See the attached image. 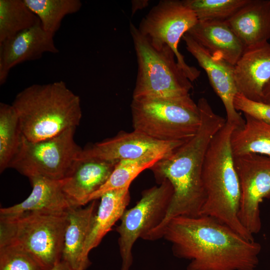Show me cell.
<instances>
[{"instance_id":"44dd1931","label":"cell","mask_w":270,"mask_h":270,"mask_svg":"<svg viewBox=\"0 0 270 270\" xmlns=\"http://www.w3.org/2000/svg\"><path fill=\"white\" fill-rule=\"evenodd\" d=\"M129 188L108 191L100 198V202L84 247L82 258L88 265L90 264L88 257L90 250L100 244L126 210L130 200Z\"/></svg>"},{"instance_id":"6da1fadb","label":"cell","mask_w":270,"mask_h":270,"mask_svg":"<svg viewBox=\"0 0 270 270\" xmlns=\"http://www.w3.org/2000/svg\"><path fill=\"white\" fill-rule=\"evenodd\" d=\"M162 238L175 256L190 261L186 270H255L258 264L259 242L210 216L175 217Z\"/></svg>"},{"instance_id":"ba28073f","label":"cell","mask_w":270,"mask_h":270,"mask_svg":"<svg viewBox=\"0 0 270 270\" xmlns=\"http://www.w3.org/2000/svg\"><path fill=\"white\" fill-rule=\"evenodd\" d=\"M76 128H70L56 136L38 142L29 141L22 136L20 148L8 168L28 178H66L82 150L74 140Z\"/></svg>"},{"instance_id":"f1b7e54d","label":"cell","mask_w":270,"mask_h":270,"mask_svg":"<svg viewBox=\"0 0 270 270\" xmlns=\"http://www.w3.org/2000/svg\"><path fill=\"white\" fill-rule=\"evenodd\" d=\"M236 110L270 124V104L249 100L237 93L234 99Z\"/></svg>"},{"instance_id":"ffe728a7","label":"cell","mask_w":270,"mask_h":270,"mask_svg":"<svg viewBox=\"0 0 270 270\" xmlns=\"http://www.w3.org/2000/svg\"><path fill=\"white\" fill-rule=\"evenodd\" d=\"M226 22L246 48L270 39V0H250Z\"/></svg>"},{"instance_id":"cb8c5ba5","label":"cell","mask_w":270,"mask_h":270,"mask_svg":"<svg viewBox=\"0 0 270 270\" xmlns=\"http://www.w3.org/2000/svg\"><path fill=\"white\" fill-rule=\"evenodd\" d=\"M39 22L24 0H0V42Z\"/></svg>"},{"instance_id":"277c9868","label":"cell","mask_w":270,"mask_h":270,"mask_svg":"<svg viewBox=\"0 0 270 270\" xmlns=\"http://www.w3.org/2000/svg\"><path fill=\"white\" fill-rule=\"evenodd\" d=\"M234 128L226 122L207 150L202 172L206 198L200 216H211L246 238L254 240L238 218L240 190L230 144Z\"/></svg>"},{"instance_id":"52a82bcc","label":"cell","mask_w":270,"mask_h":270,"mask_svg":"<svg viewBox=\"0 0 270 270\" xmlns=\"http://www.w3.org/2000/svg\"><path fill=\"white\" fill-rule=\"evenodd\" d=\"M130 109L134 130L160 141L186 142L196 134L200 123L192 100L132 98Z\"/></svg>"},{"instance_id":"5b68a950","label":"cell","mask_w":270,"mask_h":270,"mask_svg":"<svg viewBox=\"0 0 270 270\" xmlns=\"http://www.w3.org/2000/svg\"><path fill=\"white\" fill-rule=\"evenodd\" d=\"M130 30L136 56L138 72L132 98L192 100V82L166 44H154L132 23Z\"/></svg>"},{"instance_id":"7402d4cb","label":"cell","mask_w":270,"mask_h":270,"mask_svg":"<svg viewBox=\"0 0 270 270\" xmlns=\"http://www.w3.org/2000/svg\"><path fill=\"white\" fill-rule=\"evenodd\" d=\"M244 123L230 138L234 157L256 154L270 157V124L244 114Z\"/></svg>"},{"instance_id":"d4e9b609","label":"cell","mask_w":270,"mask_h":270,"mask_svg":"<svg viewBox=\"0 0 270 270\" xmlns=\"http://www.w3.org/2000/svg\"><path fill=\"white\" fill-rule=\"evenodd\" d=\"M36 14L42 28L54 36L62 20L67 15L77 12L82 6L80 0H24Z\"/></svg>"},{"instance_id":"484cf974","label":"cell","mask_w":270,"mask_h":270,"mask_svg":"<svg viewBox=\"0 0 270 270\" xmlns=\"http://www.w3.org/2000/svg\"><path fill=\"white\" fill-rule=\"evenodd\" d=\"M161 159L157 157H144L136 160H120L106 182L88 197L86 204L100 198L108 191L130 186L133 180L140 173L146 169H150Z\"/></svg>"},{"instance_id":"9c48e42d","label":"cell","mask_w":270,"mask_h":270,"mask_svg":"<svg viewBox=\"0 0 270 270\" xmlns=\"http://www.w3.org/2000/svg\"><path fill=\"white\" fill-rule=\"evenodd\" d=\"M144 190L140 200L132 208L126 210L116 228L119 234L118 244L122 258L120 270H129L132 264V249L138 238H143L164 219L174 194L169 180H164Z\"/></svg>"},{"instance_id":"9a60e30c","label":"cell","mask_w":270,"mask_h":270,"mask_svg":"<svg viewBox=\"0 0 270 270\" xmlns=\"http://www.w3.org/2000/svg\"><path fill=\"white\" fill-rule=\"evenodd\" d=\"M234 75L238 93L262 102L264 88L270 80V44L266 42L246 48L234 66Z\"/></svg>"},{"instance_id":"7a4b0ae2","label":"cell","mask_w":270,"mask_h":270,"mask_svg":"<svg viewBox=\"0 0 270 270\" xmlns=\"http://www.w3.org/2000/svg\"><path fill=\"white\" fill-rule=\"evenodd\" d=\"M197 105L200 123L196 134L150 168L158 184L164 180L170 182L174 194L164 219L146 235V240L162 238L166 224L175 217L200 216L206 198L202 180L204 158L210 141L226 120L214 112L204 98Z\"/></svg>"},{"instance_id":"ac0fdd59","label":"cell","mask_w":270,"mask_h":270,"mask_svg":"<svg viewBox=\"0 0 270 270\" xmlns=\"http://www.w3.org/2000/svg\"><path fill=\"white\" fill-rule=\"evenodd\" d=\"M32 191L23 202L0 209V216H10L26 212H64L72 208L63 190L64 178L56 180L42 176L28 178Z\"/></svg>"},{"instance_id":"4316f807","label":"cell","mask_w":270,"mask_h":270,"mask_svg":"<svg viewBox=\"0 0 270 270\" xmlns=\"http://www.w3.org/2000/svg\"><path fill=\"white\" fill-rule=\"evenodd\" d=\"M250 0H184L198 22L226 21Z\"/></svg>"},{"instance_id":"8992f818","label":"cell","mask_w":270,"mask_h":270,"mask_svg":"<svg viewBox=\"0 0 270 270\" xmlns=\"http://www.w3.org/2000/svg\"><path fill=\"white\" fill-rule=\"evenodd\" d=\"M67 211L26 212L0 216V246L24 248L52 268L62 260Z\"/></svg>"},{"instance_id":"8fae6325","label":"cell","mask_w":270,"mask_h":270,"mask_svg":"<svg viewBox=\"0 0 270 270\" xmlns=\"http://www.w3.org/2000/svg\"><path fill=\"white\" fill-rule=\"evenodd\" d=\"M234 164L240 190L238 218L254 236L262 228L260 204L270 198V157L248 154L234 157Z\"/></svg>"},{"instance_id":"30bf717a","label":"cell","mask_w":270,"mask_h":270,"mask_svg":"<svg viewBox=\"0 0 270 270\" xmlns=\"http://www.w3.org/2000/svg\"><path fill=\"white\" fill-rule=\"evenodd\" d=\"M198 22L194 12L182 0H162L144 17L138 28L154 44H166L174 53L178 64L191 82L200 72L188 65L178 49L180 39Z\"/></svg>"},{"instance_id":"4dcf8cb0","label":"cell","mask_w":270,"mask_h":270,"mask_svg":"<svg viewBox=\"0 0 270 270\" xmlns=\"http://www.w3.org/2000/svg\"><path fill=\"white\" fill-rule=\"evenodd\" d=\"M50 270H74L68 263L61 260Z\"/></svg>"},{"instance_id":"7c38bea8","label":"cell","mask_w":270,"mask_h":270,"mask_svg":"<svg viewBox=\"0 0 270 270\" xmlns=\"http://www.w3.org/2000/svg\"><path fill=\"white\" fill-rule=\"evenodd\" d=\"M184 142L160 141L134 130L130 132L121 131L112 138L82 149L77 160L94 158L118 162L144 157L163 158Z\"/></svg>"},{"instance_id":"1f68e13d","label":"cell","mask_w":270,"mask_h":270,"mask_svg":"<svg viewBox=\"0 0 270 270\" xmlns=\"http://www.w3.org/2000/svg\"><path fill=\"white\" fill-rule=\"evenodd\" d=\"M262 102L270 104V80L264 88Z\"/></svg>"},{"instance_id":"e0dca14e","label":"cell","mask_w":270,"mask_h":270,"mask_svg":"<svg viewBox=\"0 0 270 270\" xmlns=\"http://www.w3.org/2000/svg\"><path fill=\"white\" fill-rule=\"evenodd\" d=\"M187 33L212 57L234 66L246 48L226 21L198 22Z\"/></svg>"},{"instance_id":"4fadbf2b","label":"cell","mask_w":270,"mask_h":270,"mask_svg":"<svg viewBox=\"0 0 270 270\" xmlns=\"http://www.w3.org/2000/svg\"><path fill=\"white\" fill-rule=\"evenodd\" d=\"M187 50L196 60L206 72L214 91L220 98L226 110V122L242 127L244 119L234 106L238 93L234 75V66L226 61L212 57L187 32L182 36Z\"/></svg>"},{"instance_id":"2e32d148","label":"cell","mask_w":270,"mask_h":270,"mask_svg":"<svg viewBox=\"0 0 270 270\" xmlns=\"http://www.w3.org/2000/svg\"><path fill=\"white\" fill-rule=\"evenodd\" d=\"M118 162L94 158L77 160L62 187L72 208L87 204L88 197L106 182Z\"/></svg>"},{"instance_id":"f546056e","label":"cell","mask_w":270,"mask_h":270,"mask_svg":"<svg viewBox=\"0 0 270 270\" xmlns=\"http://www.w3.org/2000/svg\"><path fill=\"white\" fill-rule=\"evenodd\" d=\"M132 15L140 9H142L148 5V0H132Z\"/></svg>"},{"instance_id":"603a6c76","label":"cell","mask_w":270,"mask_h":270,"mask_svg":"<svg viewBox=\"0 0 270 270\" xmlns=\"http://www.w3.org/2000/svg\"><path fill=\"white\" fill-rule=\"evenodd\" d=\"M22 134L18 114L12 106L0 103V172L8 168L20 146Z\"/></svg>"},{"instance_id":"d6986e66","label":"cell","mask_w":270,"mask_h":270,"mask_svg":"<svg viewBox=\"0 0 270 270\" xmlns=\"http://www.w3.org/2000/svg\"><path fill=\"white\" fill-rule=\"evenodd\" d=\"M86 207L71 208L67 211L62 260L74 270H85L88 265L82 258L84 245L98 210L96 200Z\"/></svg>"},{"instance_id":"83f0119b","label":"cell","mask_w":270,"mask_h":270,"mask_svg":"<svg viewBox=\"0 0 270 270\" xmlns=\"http://www.w3.org/2000/svg\"><path fill=\"white\" fill-rule=\"evenodd\" d=\"M37 256L14 246H0V270H50Z\"/></svg>"},{"instance_id":"3957f363","label":"cell","mask_w":270,"mask_h":270,"mask_svg":"<svg viewBox=\"0 0 270 270\" xmlns=\"http://www.w3.org/2000/svg\"><path fill=\"white\" fill-rule=\"evenodd\" d=\"M12 105L23 136L33 142L76 128L82 116L79 96L63 81L30 86L16 94Z\"/></svg>"},{"instance_id":"5bb4252c","label":"cell","mask_w":270,"mask_h":270,"mask_svg":"<svg viewBox=\"0 0 270 270\" xmlns=\"http://www.w3.org/2000/svg\"><path fill=\"white\" fill-rule=\"evenodd\" d=\"M54 37L39 22L0 42V85L6 82L10 70L17 64L38 60L46 52L58 53Z\"/></svg>"}]
</instances>
